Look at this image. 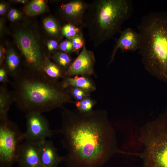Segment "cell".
Segmentation results:
<instances>
[{
    "mask_svg": "<svg viewBox=\"0 0 167 167\" xmlns=\"http://www.w3.org/2000/svg\"><path fill=\"white\" fill-rule=\"evenodd\" d=\"M25 134L14 122L0 119V167H11L17 162L20 147Z\"/></svg>",
    "mask_w": 167,
    "mask_h": 167,
    "instance_id": "obj_6",
    "label": "cell"
},
{
    "mask_svg": "<svg viewBox=\"0 0 167 167\" xmlns=\"http://www.w3.org/2000/svg\"><path fill=\"white\" fill-rule=\"evenodd\" d=\"M46 7L43 0H34L30 2L25 8L26 13L29 16H34L44 11Z\"/></svg>",
    "mask_w": 167,
    "mask_h": 167,
    "instance_id": "obj_19",
    "label": "cell"
},
{
    "mask_svg": "<svg viewBox=\"0 0 167 167\" xmlns=\"http://www.w3.org/2000/svg\"><path fill=\"white\" fill-rule=\"evenodd\" d=\"M7 52L5 49L1 46L0 49V64L2 65L6 59Z\"/></svg>",
    "mask_w": 167,
    "mask_h": 167,
    "instance_id": "obj_29",
    "label": "cell"
},
{
    "mask_svg": "<svg viewBox=\"0 0 167 167\" xmlns=\"http://www.w3.org/2000/svg\"><path fill=\"white\" fill-rule=\"evenodd\" d=\"M15 36L17 44L29 67L41 70L43 56L35 36L30 32L19 31Z\"/></svg>",
    "mask_w": 167,
    "mask_h": 167,
    "instance_id": "obj_8",
    "label": "cell"
},
{
    "mask_svg": "<svg viewBox=\"0 0 167 167\" xmlns=\"http://www.w3.org/2000/svg\"><path fill=\"white\" fill-rule=\"evenodd\" d=\"M95 62L93 52L87 49L85 44L80 53L66 71V76H96L94 71Z\"/></svg>",
    "mask_w": 167,
    "mask_h": 167,
    "instance_id": "obj_9",
    "label": "cell"
},
{
    "mask_svg": "<svg viewBox=\"0 0 167 167\" xmlns=\"http://www.w3.org/2000/svg\"><path fill=\"white\" fill-rule=\"evenodd\" d=\"M47 46L48 49L49 51H52L57 49L59 47V45L56 41L51 40L47 43Z\"/></svg>",
    "mask_w": 167,
    "mask_h": 167,
    "instance_id": "obj_28",
    "label": "cell"
},
{
    "mask_svg": "<svg viewBox=\"0 0 167 167\" xmlns=\"http://www.w3.org/2000/svg\"><path fill=\"white\" fill-rule=\"evenodd\" d=\"M6 56V68L8 74L13 78L20 71L18 70L20 62L19 58L16 52L12 49L8 50Z\"/></svg>",
    "mask_w": 167,
    "mask_h": 167,
    "instance_id": "obj_17",
    "label": "cell"
},
{
    "mask_svg": "<svg viewBox=\"0 0 167 167\" xmlns=\"http://www.w3.org/2000/svg\"><path fill=\"white\" fill-rule=\"evenodd\" d=\"M20 14L16 10L11 9L8 13V17L12 21L16 20L20 17Z\"/></svg>",
    "mask_w": 167,
    "mask_h": 167,
    "instance_id": "obj_27",
    "label": "cell"
},
{
    "mask_svg": "<svg viewBox=\"0 0 167 167\" xmlns=\"http://www.w3.org/2000/svg\"><path fill=\"white\" fill-rule=\"evenodd\" d=\"M15 2L19 3H25L27 2V1L24 0H16Z\"/></svg>",
    "mask_w": 167,
    "mask_h": 167,
    "instance_id": "obj_31",
    "label": "cell"
},
{
    "mask_svg": "<svg viewBox=\"0 0 167 167\" xmlns=\"http://www.w3.org/2000/svg\"><path fill=\"white\" fill-rule=\"evenodd\" d=\"M82 29L68 23L62 27L61 29V33L67 39L71 40L82 31Z\"/></svg>",
    "mask_w": 167,
    "mask_h": 167,
    "instance_id": "obj_22",
    "label": "cell"
},
{
    "mask_svg": "<svg viewBox=\"0 0 167 167\" xmlns=\"http://www.w3.org/2000/svg\"><path fill=\"white\" fill-rule=\"evenodd\" d=\"M25 114V141L38 144L52 136L54 132L49 122L42 113L29 112Z\"/></svg>",
    "mask_w": 167,
    "mask_h": 167,
    "instance_id": "obj_7",
    "label": "cell"
},
{
    "mask_svg": "<svg viewBox=\"0 0 167 167\" xmlns=\"http://www.w3.org/2000/svg\"><path fill=\"white\" fill-rule=\"evenodd\" d=\"M96 101L90 96L84 98L80 101L75 102L76 110L81 113H87L92 111Z\"/></svg>",
    "mask_w": 167,
    "mask_h": 167,
    "instance_id": "obj_20",
    "label": "cell"
},
{
    "mask_svg": "<svg viewBox=\"0 0 167 167\" xmlns=\"http://www.w3.org/2000/svg\"><path fill=\"white\" fill-rule=\"evenodd\" d=\"M41 68L47 76L52 79L58 80L66 76V72L46 56H43Z\"/></svg>",
    "mask_w": 167,
    "mask_h": 167,
    "instance_id": "obj_16",
    "label": "cell"
},
{
    "mask_svg": "<svg viewBox=\"0 0 167 167\" xmlns=\"http://www.w3.org/2000/svg\"><path fill=\"white\" fill-rule=\"evenodd\" d=\"M133 11L132 2L129 0H95L88 3L84 28L87 29L94 48L120 32Z\"/></svg>",
    "mask_w": 167,
    "mask_h": 167,
    "instance_id": "obj_4",
    "label": "cell"
},
{
    "mask_svg": "<svg viewBox=\"0 0 167 167\" xmlns=\"http://www.w3.org/2000/svg\"><path fill=\"white\" fill-rule=\"evenodd\" d=\"M44 25L45 28L51 35L58 36L60 31L59 24L54 19L51 18H47L44 20Z\"/></svg>",
    "mask_w": 167,
    "mask_h": 167,
    "instance_id": "obj_21",
    "label": "cell"
},
{
    "mask_svg": "<svg viewBox=\"0 0 167 167\" xmlns=\"http://www.w3.org/2000/svg\"><path fill=\"white\" fill-rule=\"evenodd\" d=\"M137 28L140 39L139 53L145 68L167 83V11L147 14Z\"/></svg>",
    "mask_w": 167,
    "mask_h": 167,
    "instance_id": "obj_3",
    "label": "cell"
},
{
    "mask_svg": "<svg viewBox=\"0 0 167 167\" xmlns=\"http://www.w3.org/2000/svg\"><path fill=\"white\" fill-rule=\"evenodd\" d=\"M17 162L19 167H41L38 144L25 141L20 145Z\"/></svg>",
    "mask_w": 167,
    "mask_h": 167,
    "instance_id": "obj_12",
    "label": "cell"
},
{
    "mask_svg": "<svg viewBox=\"0 0 167 167\" xmlns=\"http://www.w3.org/2000/svg\"><path fill=\"white\" fill-rule=\"evenodd\" d=\"M119 36L115 40V44L112 51L109 66L114 61L117 52L120 49L123 52L135 51L139 50L140 45V36L139 32L131 28H127L120 32Z\"/></svg>",
    "mask_w": 167,
    "mask_h": 167,
    "instance_id": "obj_10",
    "label": "cell"
},
{
    "mask_svg": "<svg viewBox=\"0 0 167 167\" xmlns=\"http://www.w3.org/2000/svg\"><path fill=\"white\" fill-rule=\"evenodd\" d=\"M8 73L6 68L1 67L0 69V82L1 84L6 85L8 83H11L8 75Z\"/></svg>",
    "mask_w": 167,
    "mask_h": 167,
    "instance_id": "obj_26",
    "label": "cell"
},
{
    "mask_svg": "<svg viewBox=\"0 0 167 167\" xmlns=\"http://www.w3.org/2000/svg\"><path fill=\"white\" fill-rule=\"evenodd\" d=\"M39 155L41 167H58L64 160L60 156L52 142L45 140L38 143Z\"/></svg>",
    "mask_w": 167,
    "mask_h": 167,
    "instance_id": "obj_13",
    "label": "cell"
},
{
    "mask_svg": "<svg viewBox=\"0 0 167 167\" xmlns=\"http://www.w3.org/2000/svg\"><path fill=\"white\" fill-rule=\"evenodd\" d=\"M139 141L143 167H167V111L143 126Z\"/></svg>",
    "mask_w": 167,
    "mask_h": 167,
    "instance_id": "obj_5",
    "label": "cell"
},
{
    "mask_svg": "<svg viewBox=\"0 0 167 167\" xmlns=\"http://www.w3.org/2000/svg\"><path fill=\"white\" fill-rule=\"evenodd\" d=\"M63 86L67 88L69 87H76L90 93L96 89L93 80L89 77L76 75L72 77L65 76L61 81Z\"/></svg>",
    "mask_w": 167,
    "mask_h": 167,
    "instance_id": "obj_14",
    "label": "cell"
},
{
    "mask_svg": "<svg viewBox=\"0 0 167 167\" xmlns=\"http://www.w3.org/2000/svg\"><path fill=\"white\" fill-rule=\"evenodd\" d=\"M61 50L68 54L73 52V45L70 40H66L62 42L59 45Z\"/></svg>",
    "mask_w": 167,
    "mask_h": 167,
    "instance_id": "obj_25",
    "label": "cell"
},
{
    "mask_svg": "<svg viewBox=\"0 0 167 167\" xmlns=\"http://www.w3.org/2000/svg\"><path fill=\"white\" fill-rule=\"evenodd\" d=\"M73 45V52L79 54L85 44V40L82 30L71 40Z\"/></svg>",
    "mask_w": 167,
    "mask_h": 167,
    "instance_id": "obj_24",
    "label": "cell"
},
{
    "mask_svg": "<svg viewBox=\"0 0 167 167\" xmlns=\"http://www.w3.org/2000/svg\"><path fill=\"white\" fill-rule=\"evenodd\" d=\"M67 89L71 96L75 99V102L80 101L91 95L90 93L76 87H69Z\"/></svg>",
    "mask_w": 167,
    "mask_h": 167,
    "instance_id": "obj_23",
    "label": "cell"
},
{
    "mask_svg": "<svg viewBox=\"0 0 167 167\" xmlns=\"http://www.w3.org/2000/svg\"><path fill=\"white\" fill-rule=\"evenodd\" d=\"M6 85L0 86V119L8 118V113L12 103L14 102L12 92L9 90Z\"/></svg>",
    "mask_w": 167,
    "mask_h": 167,
    "instance_id": "obj_15",
    "label": "cell"
},
{
    "mask_svg": "<svg viewBox=\"0 0 167 167\" xmlns=\"http://www.w3.org/2000/svg\"><path fill=\"white\" fill-rule=\"evenodd\" d=\"M52 58L54 63L66 72L73 62L69 54L62 51L55 52Z\"/></svg>",
    "mask_w": 167,
    "mask_h": 167,
    "instance_id": "obj_18",
    "label": "cell"
},
{
    "mask_svg": "<svg viewBox=\"0 0 167 167\" xmlns=\"http://www.w3.org/2000/svg\"><path fill=\"white\" fill-rule=\"evenodd\" d=\"M88 3L82 0H73L63 5L61 10L68 23L82 28Z\"/></svg>",
    "mask_w": 167,
    "mask_h": 167,
    "instance_id": "obj_11",
    "label": "cell"
},
{
    "mask_svg": "<svg viewBox=\"0 0 167 167\" xmlns=\"http://www.w3.org/2000/svg\"><path fill=\"white\" fill-rule=\"evenodd\" d=\"M6 5L3 4L1 3L0 4V14L2 15L6 12Z\"/></svg>",
    "mask_w": 167,
    "mask_h": 167,
    "instance_id": "obj_30",
    "label": "cell"
},
{
    "mask_svg": "<svg viewBox=\"0 0 167 167\" xmlns=\"http://www.w3.org/2000/svg\"><path fill=\"white\" fill-rule=\"evenodd\" d=\"M30 67V70L20 71L11 83L14 102L19 110L25 114L42 113L62 108L66 103L75 104L61 81L51 79L41 69Z\"/></svg>",
    "mask_w": 167,
    "mask_h": 167,
    "instance_id": "obj_2",
    "label": "cell"
},
{
    "mask_svg": "<svg viewBox=\"0 0 167 167\" xmlns=\"http://www.w3.org/2000/svg\"><path fill=\"white\" fill-rule=\"evenodd\" d=\"M62 108L59 131L66 167H100L113 155L124 153L105 110L84 113Z\"/></svg>",
    "mask_w": 167,
    "mask_h": 167,
    "instance_id": "obj_1",
    "label": "cell"
}]
</instances>
